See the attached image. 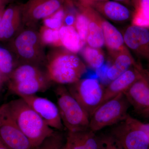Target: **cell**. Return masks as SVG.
<instances>
[{"label": "cell", "mask_w": 149, "mask_h": 149, "mask_svg": "<svg viewBox=\"0 0 149 149\" xmlns=\"http://www.w3.org/2000/svg\"><path fill=\"white\" fill-rule=\"evenodd\" d=\"M17 65L11 53L5 48L0 47V77L3 81L8 80Z\"/></svg>", "instance_id": "obj_22"}, {"label": "cell", "mask_w": 149, "mask_h": 149, "mask_svg": "<svg viewBox=\"0 0 149 149\" xmlns=\"http://www.w3.org/2000/svg\"><path fill=\"white\" fill-rule=\"evenodd\" d=\"M128 116L125 120L114 125L112 138L123 149H149L146 134L130 122Z\"/></svg>", "instance_id": "obj_8"}, {"label": "cell", "mask_w": 149, "mask_h": 149, "mask_svg": "<svg viewBox=\"0 0 149 149\" xmlns=\"http://www.w3.org/2000/svg\"><path fill=\"white\" fill-rule=\"evenodd\" d=\"M82 53L85 61L91 68L97 70L103 65L104 56L100 49L88 45L83 48Z\"/></svg>", "instance_id": "obj_23"}, {"label": "cell", "mask_w": 149, "mask_h": 149, "mask_svg": "<svg viewBox=\"0 0 149 149\" xmlns=\"http://www.w3.org/2000/svg\"><path fill=\"white\" fill-rule=\"evenodd\" d=\"M113 1L118 2L122 4L123 3H125L128 4H132L133 7H134V2H135V0H113Z\"/></svg>", "instance_id": "obj_32"}, {"label": "cell", "mask_w": 149, "mask_h": 149, "mask_svg": "<svg viewBox=\"0 0 149 149\" xmlns=\"http://www.w3.org/2000/svg\"><path fill=\"white\" fill-rule=\"evenodd\" d=\"M66 144L70 149H87L82 140L80 131L68 132Z\"/></svg>", "instance_id": "obj_28"}, {"label": "cell", "mask_w": 149, "mask_h": 149, "mask_svg": "<svg viewBox=\"0 0 149 149\" xmlns=\"http://www.w3.org/2000/svg\"><path fill=\"white\" fill-rule=\"evenodd\" d=\"M104 143L106 146V148L105 149H113L112 145L111 138H108L106 139V140H105Z\"/></svg>", "instance_id": "obj_31"}, {"label": "cell", "mask_w": 149, "mask_h": 149, "mask_svg": "<svg viewBox=\"0 0 149 149\" xmlns=\"http://www.w3.org/2000/svg\"><path fill=\"white\" fill-rule=\"evenodd\" d=\"M111 139L112 145V147L113 148V149H123L122 148V147H121V146H120V145L115 141H114L115 142L116 144H115L114 141H113V139L111 137Z\"/></svg>", "instance_id": "obj_33"}, {"label": "cell", "mask_w": 149, "mask_h": 149, "mask_svg": "<svg viewBox=\"0 0 149 149\" xmlns=\"http://www.w3.org/2000/svg\"><path fill=\"white\" fill-rule=\"evenodd\" d=\"M22 22L20 4H10L5 9L0 22V41L15 36Z\"/></svg>", "instance_id": "obj_14"}, {"label": "cell", "mask_w": 149, "mask_h": 149, "mask_svg": "<svg viewBox=\"0 0 149 149\" xmlns=\"http://www.w3.org/2000/svg\"><path fill=\"white\" fill-rule=\"evenodd\" d=\"M0 140L9 149H32L29 139L12 116L7 104L0 107Z\"/></svg>", "instance_id": "obj_7"}, {"label": "cell", "mask_w": 149, "mask_h": 149, "mask_svg": "<svg viewBox=\"0 0 149 149\" xmlns=\"http://www.w3.org/2000/svg\"><path fill=\"white\" fill-rule=\"evenodd\" d=\"M7 104L14 120L30 141L32 149L54 131L22 98Z\"/></svg>", "instance_id": "obj_1"}, {"label": "cell", "mask_w": 149, "mask_h": 149, "mask_svg": "<svg viewBox=\"0 0 149 149\" xmlns=\"http://www.w3.org/2000/svg\"><path fill=\"white\" fill-rule=\"evenodd\" d=\"M3 82V80H2L1 78V77H0V84H1V83H2Z\"/></svg>", "instance_id": "obj_38"}, {"label": "cell", "mask_w": 149, "mask_h": 149, "mask_svg": "<svg viewBox=\"0 0 149 149\" xmlns=\"http://www.w3.org/2000/svg\"><path fill=\"white\" fill-rule=\"evenodd\" d=\"M145 70L141 65L133 67L112 80L104 89L103 97L100 106L120 93H125L141 77Z\"/></svg>", "instance_id": "obj_13"}, {"label": "cell", "mask_w": 149, "mask_h": 149, "mask_svg": "<svg viewBox=\"0 0 149 149\" xmlns=\"http://www.w3.org/2000/svg\"><path fill=\"white\" fill-rule=\"evenodd\" d=\"M95 3L94 6L96 9L113 21L117 22L126 21L132 15L128 8L118 2L106 0L92 2L89 3Z\"/></svg>", "instance_id": "obj_17"}, {"label": "cell", "mask_w": 149, "mask_h": 149, "mask_svg": "<svg viewBox=\"0 0 149 149\" xmlns=\"http://www.w3.org/2000/svg\"><path fill=\"white\" fill-rule=\"evenodd\" d=\"M104 89L99 80L93 77L80 80L68 88L90 118L101 103Z\"/></svg>", "instance_id": "obj_6"}, {"label": "cell", "mask_w": 149, "mask_h": 149, "mask_svg": "<svg viewBox=\"0 0 149 149\" xmlns=\"http://www.w3.org/2000/svg\"><path fill=\"white\" fill-rule=\"evenodd\" d=\"M64 149H70L69 147H68V146L67 145L66 143V144H65V147Z\"/></svg>", "instance_id": "obj_37"}, {"label": "cell", "mask_w": 149, "mask_h": 149, "mask_svg": "<svg viewBox=\"0 0 149 149\" xmlns=\"http://www.w3.org/2000/svg\"><path fill=\"white\" fill-rule=\"evenodd\" d=\"M128 118L130 122L133 124L138 127L139 129L144 131L146 134L149 141V123H144L136 118L131 117L128 115Z\"/></svg>", "instance_id": "obj_29"}, {"label": "cell", "mask_w": 149, "mask_h": 149, "mask_svg": "<svg viewBox=\"0 0 149 149\" xmlns=\"http://www.w3.org/2000/svg\"><path fill=\"white\" fill-rule=\"evenodd\" d=\"M65 11L63 7L53 14L43 19L44 26L55 30L59 29L64 25Z\"/></svg>", "instance_id": "obj_27"}, {"label": "cell", "mask_w": 149, "mask_h": 149, "mask_svg": "<svg viewBox=\"0 0 149 149\" xmlns=\"http://www.w3.org/2000/svg\"><path fill=\"white\" fill-rule=\"evenodd\" d=\"M57 106L62 121L68 132L89 129L90 116L66 88L60 86L56 91Z\"/></svg>", "instance_id": "obj_3"}, {"label": "cell", "mask_w": 149, "mask_h": 149, "mask_svg": "<svg viewBox=\"0 0 149 149\" xmlns=\"http://www.w3.org/2000/svg\"><path fill=\"white\" fill-rule=\"evenodd\" d=\"M44 45L39 33L30 27L19 31L13 42V48L20 64L26 63L39 67L47 63Z\"/></svg>", "instance_id": "obj_4"}, {"label": "cell", "mask_w": 149, "mask_h": 149, "mask_svg": "<svg viewBox=\"0 0 149 149\" xmlns=\"http://www.w3.org/2000/svg\"><path fill=\"white\" fill-rule=\"evenodd\" d=\"M81 2L85 3H89L94 1H106V0H80Z\"/></svg>", "instance_id": "obj_34"}, {"label": "cell", "mask_w": 149, "mask_h": 149, "mask_svg": "<svg viewBox=\"0 0 149 149\" xmlns=\"http://www.w3.org/2000/svg\"><path fill=\"white\" fill-rule=\"evenodd\" d=\"M5 9V7L2 8L0 9V22H1V19L3 13Z\"/></svg>", "instance_id": "obj_36"}, {"label": "cell", "mask_w": 149, "mask_h": 149, "mask_svg": "<svg viewBox=\"0 0 149 149\" xmlns=\"http://www.w3.org/2000/svg\"><path fill=\"white\" fill-rule=\"evenodd\" d=\"M123 35L125 45L138 56L149 63V29L132 25Z\"/></svg>", "instance_id": "obj_12"}, {"label": "cell", "mask_w": 149, "mask_h": 149, "mask_svg": "<svg viewBox=\"0 0 149 149\" xmlns=\"http://www.w3.org/2000/svg\"><path fill=\"white\" fill-rule=\"evenodd\" d=\"M104 43L112 55L126 49L123 35L109 22L101 17Z\"/></svg>", "instance_id": "obj_19"}, {"label": "cell", "mask_w": 149, "mask_h": 149, "mask_svg": "<svg viewBox=\"0 0 149 149\" xmlns=\"http://www.w3.org/2000/svg\"><path fill=\"white\" fill-rule=\"evenodd\" d=\"M39 34L43 45L56 47L62 46L59 30L50 29L43 26L40 29Z\"/></svg>", "instance_id": "obj_25"}, {"label": "cell", "mask_w": 149, "mask_h": 149, "mask_svg": "<svg viewBox=\"0 0 149 149\" xmlns=\"http://www.w3.org/2000/svg\"><path fill=\"white\" fill-rule=\"evenodd\" d=\"M64 0H28L20 4L22 23L33 28L63 7Z\"/></svg>", "instance_id": "obj_9"}, {"label": "cell", "mask_w": 149, "mask_h": 149, "mask_svg": "<svg viewBox=\"0 0 149 149\" xmlns=\"http://www.w3.org/2000/svg\"><path fill=\"white\" fill-rule=\"evenodd\" d=\"M89 22L88 17L83 11L81 10L80 12L76 14L74 28L79 35L83 46L86 43Z\"/></svg>", "instance_id": "obj_26"}, {"label": "cell", "mask_w": 149, "mask_h": 149, "mask_svg": "<svg viewBox=\"0 0 149 149\" xmlns=\"http://www.w3.org/2000/svg\"><path fill=\"white\" fill-rule=\"evenodd\" d=\"M19 97L23 99L49 127L54 130L63 131L65 128L57 105L49 99L35 95Z\"/></svg>", "instance_id": "obj_10"}, {"label": "cell", "mask_w": 149, "mask_h": 149, "mask_svg": "<svg viewBox=\"0 0 149 149\" xmlns=\"http://www.w3.org/2000/svg\"><path fill=\"white\" fill-rule=\"evenodd\" d=\"M75 16L72 14H66L65 13V17L64 19V25L66 26H72L74 27L75 24Z\"/></svg>", "instance_id": "obj_30"}, {"label": "cell", "mask_w": 149, "mask_h": 149, "mask_svg": "<svg viewBox=\"0 0 149 149\" xmlns=\"http://www.w3.org/2000/svg\"><path fill=\"white\" fill-rule=\"evenodd\" d=\"M124 93L137 113L149 118V72L145 70L141 77Z\"/></svg>", "instance_id": "obj_11"}, {"label": "cell", "mask_w": 149, "mask_h": 149, "mask_svg": "<svg viewBox=\"0 0 149 149\" xmlns=\"http://www.w3.org/2000/svg\"><path fill=\"white\" fill-rule=\"evenodd\" d=\"M51 81L47 74L41 77L29 78L22 82L9 83L10 91L19 97L35 95L47 91L50 86Z\"/></svg>", "instance_id": "obj_16"}, {"label": "cell", "mask_w": 149, "mask_h": 149, "mask_svg": "<svg viewBox=\"0 0 149 149\" xmlns=\"http://www.w3.org/2000/svg\"><path fill=\"white\" fill-rule=\"evenodd\" d=\"M46 72L51 81L71 85L80 80L86 72L85 64L75 54L68 50L53 51L47 58Z\"/></svg>", "instance_id": "obj_2"}, {"label": "cell", "mask_w": 149, "mask_h": 149, "mask_svg": "<svg viewBox=\"0 0 149 149\" xmlns=\"http://www.w3.org/2000/svg\"><path fill=\"white\" fill-rule=\"evenodd\" d=\"M132 25L149 29V0H135Z\"/></svg>", "instance_id": "obj_21"}, {"label": "cell", "mask_w": 149, "mask_h": 149, "mask_svg": "<svg viewBox=\"0 0 149 149\" xmlns=\"http://www.w3.org/2000/svg\"><path fill=\"white\" fill-rule=\"evenodd\" d=\"M130 105L124 93L102 104L90 117L89 129L95 133L125 120Z\"/></svg>", "instance_id": "obj_5"}, {"label": "cell", "mask_w": 149, "mask_h": 149, "mask_svg": "<svg viewBox=\"0 0 149 149\" xmlns=\"http://www.w3.org/2000/svg\"><path fill=\"white\" fill-rule=\"evenodd\" d=\"M113 60L107 67L106 77L114 80L133 67L140 65L136 63L128 49L113 55Z\"/></svg>", "instance_id": "obj_18"}, {"label": "cell", "mask_w": 149, "mask_h": 149, "mask_svg": "<svg viewBox=\"0 0 149 149\" xmlns=\"http://www.w3.org/2000/svg\"><path fill=\"white\" fill-rule=\"evenodd\" d=\"M0 149H9L0 140Z\"/></svg>", "instance_id": "obj_35"}, {"label": "cell", "mask_w": 149, "mask_h": 149, "mask_svg": "<svg viewBox=\"0 0 149 149\" xmlns=\"http://www.w3.org/2000/svg\"><path fill=\"white\" fill-rule=\"evenodd\" d=\"M80 8L89 19V26L86 43L92 47L100 49L103 46L104 40L101 23V17L91 6L81 3Z\"/></svg>", "instance_id": "obj_15"}, {"label": "cell", "mask_w": 149, "mask_h": 149, "mask_svg": "<svg viewBox=\"0 0 149 149\" xmlns=\"http://www.w3.org/2000/svg\"><path fill=\"white\" fill-rule=\"evenodd\" d=\"M63 131L55 130L37 146L33 149H64L66 143V136Z\"/></svg>", "instance_id": "obj_24"}, {"label": "cell", "mask_w": 149, "mask_h": 149, "mask_svg": "<svg viewBox=\"0 0 149 149\" xmlns=\"http://www.w3.org/2000/svg\"><path fill=\"white\" fill-rule=\"evenodd\" d=\"M59 32L62 46L67 50L76 54L84 46L74 27L63 25Z\"/></svg>", "instance_id": "obj_20"}]
</instances>
